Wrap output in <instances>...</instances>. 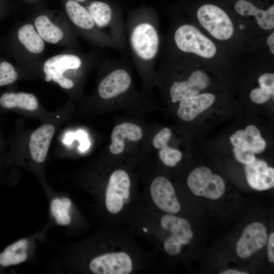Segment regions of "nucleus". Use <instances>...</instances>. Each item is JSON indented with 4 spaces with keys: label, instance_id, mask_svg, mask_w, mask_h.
<instances>
[{
    "label": "nucleus",
    "instance_id": "f257e3e1",
    "mask_svg": "<svg viewBox=\"0 0 274 274\" xmlns=\"http://www.w3.org/2000/svg\"><path fill=\"white\" fill-rule=\"evenodd\" d=\"M134 233L121 225L108 223L73 248L72 268L92 274H134L150 267V251L140 248Z\"/></svg>",
    "mask_w": 274,
    "mask_h": 274
},
{
    "label": "nucleus",
    "instance_id": "f03ea898",
    "mask_svg": "<svg viewBox=\"0 0 274 274\" xmlns=\"http://www.w3.org/2000/svg\"><path fill=\"white\" fill-rule=\"evenodd\" d=\"M85 186L93 198L98 213L108 223L122 225L139 199L133 177L125 168L108 169Z\"/></svg>",
    "mask_w": 274,
    "mask_h": 274
},
{
    "label": "nucleus",
    "instance_id": "7ed1b4c3",
    "mask_svg": "<svg viewBox=\"0 0 274 274\" xmlns=\"http://www.w3.org/2000/svg\"><path fill=\"white\" fill-rule=\"evenodd\" d=\"M164 52L208 66L234 64L233 58L192 22H174Z\"/></svg>",
    "mask_w": 274,
    "mask_h": 274
},
{
    "label": "nucleus",
    "instance_id": "20e7f679",
    "mask_svg": "<svg viewBox=\"0 0 274 274\" xmlns=\"http://www.w3.org/2000/svg\"><path fill=\"white\" fill-rule=\"evenodd\" d=\"M159 22L150 14L142 13L129 17L126 32L134 64L145 77L154 74L161 47Z\"/></svg>",
    "mask_w": 274,
    "mask_h": 274
},
{
    "label": "nucleus",
    "instance_id": "39448f33",
    "mask_svg": "<svg viewBox=\"0 0 274 274\" xmlns=\"http://www.w3.org/2000/svg\"><path fill=\"white\" fill-rule=\"evenodd\" d=\"M141 196L151 207L162 213L176 215L182 209L174 185L162 176L149 180Z\"/></svg>",
    "mask_w": 274,
    "mask_h": 274
},
{
    "label": "nucleus",
    "instance_id": "423d86ee",
    "mask_svg": "<svg viewBox=\"0 0 274 274\" xmlns=\"http://www.w3.org/2000/svg\"><path fill=\"white\" fill-rule=\"evenodd\" d=\"M88 11L98 28L114 42L117 49L124 50L126 44L124 23L114 14L111 6L105 2L94 1Z\"/></svg>",
    "mask_w": 274,
    "mask_h": 274
},
{
    "label": "nucleus",
    "instance_id": "0eeeda50",
    "mask_svg": "<svg viewBox=\"0 0 274 274\" xmlns=\"http://www.w3.org/2000/svg\"><path fill=\"white\" fill-rule=\"evenodd\" d=\"M187 60L189 64L190 72L187 78L174 80L169 86V95L173 103L180 102L203 92L211 84V78L203 69V66L195 67L194 69V65L196 62Z\"/></svg>",
    "mask_w": 274,
    "mask_h": 274
},
{
    "label": "nucleus",
    "instance_id": "6e6552de",
    "mask_svg": "<svg viewBox=\"0 0 274 274\" xmlns=\"http://www.w3.org/2000/svg\"><path fill=\"white\" fill-rule=\"evenodd\" d=\"M124 64L108 62V73L97 87L98 95L102 99L109 100L118 98L130 90L132 79Z\"/></svg>",
    "mask_w": 274,
    "mask_h": 274
},
{
    "label": "nucleus",
    "instance_id": "1a4fd4ad",
    "mask_svg": "<svg viewBox=\"0 0 274 274\" xmlns=\"http://www.w3.org/2000/svg\"><path fill=\"white\" fill-rule=\"evenodd\" d=\"M187 184L194 195L211 199L220 198L225 190L222 178L213 174L211 169L205 166L193 169L187 179Z\"/></svg>",
    "mask_w": 274,
    "mask_h": 274
},
{
    "label": "nucleus",
    "instance_id": "9d476101",
    "mask_svg": "<svg viewBox=\"0 0 274 274\" xmlns=\"http://www.w3.org/2000/svg\"><path fill=\"white\" fill-rule=\"evenodd\" d=\"M82 65L80 57L73 54H60L48 59L44 64L43 70L46 81L53 80L62 88L70 89L74 86V82L64 76L69 70H78Z\"/></svg>",
    "mask_w": 274,
    "mask_h": 274
},
{
    "label": "nucleus",
    "instance_id": "9b49d317",
    "mask_svg": "<svg viewBox=\"0 0 274 274\" xmlns=\"http://www.w3.org/2000/svg\"><path fill=\"white\" fill-rule=\"evenodd\" d=\"M51 216L56 223L74 228H83L87 224L72 200L66 196H56L50 203Z\"/></svg>",
    "mask_w": 274,
    "mask_h": 274
},
{
    "label": "nucleus",
    "instance_id": "f8f14e48",
    "mask_svg": "<svg viewBox=\"0 0 274 274\" xmlns=\"http://www.w3.org/2000/svg\"><path fill=\"white\" fill-rule=\"evenodd\" d=\"M268 239L267 230L263 224L254 222L243 231L236 244V253L242 258H246L261 249Z\"/></svg>",
    "mask_w": 274,
    "mask_h": 274
},
{
    "label": "nucleus",
    "instance_id": "ddd939ff",
    "mask_svg": "<svg viewBox=\"0 0 274 274\" xmlns=\"http://www.w3.org/2000/svg\"><path fill=\"white\" fill-rule=\"evenodd\" d=\"M55 127L50 123L42 125L31 134L28 147L32 159L37 163L45 161L55 134Z\"/></svg>",
    "mask_w": 274,
    "mask_h": 274
},
{
    "label": "nucleus",
    "instance_id": "4468645a",
    "mask_svg": "<svg viewBox=\"0 0 274 274\" xmlns=\"http://www.w3.org/2000/svg\"><path fill=\"white\" fill-rule=\"evenodd\" d=\"M248 184L254 189L263 191L274 186V169L262 160L256 159L245 167Z\"/></svg>",
    "mask_w": 274,
    "mask_h": 274
},
{
    "label": "nucleus",
    "instance_id": "2eb2a0df",
    "mask_svg": "<svg viewBox=\"0 0 274 274\" xmlns=\"http://www.w3.org/2000/svg\"><path fill=\"white\" fill-rule=\"evenodd\" d=\"M216 99L210 92H202L180 101L177 115L182 120L191 121L210 107Z\"/></svg>",
    "mask_w": 274,
    "mask_h": 274
},
{
    "label": "nucleus",
    "instance_id": "dca6fc26",
    "mask_svg": "<svg viewBox=\"0 0 274 274\" xmlns=\"http://www.w3.org/2000/svg\"><path fill=\"white\" fill-rule=\"evenodd\" d=\"M143 134L142 128L132 123L124 122L116 125L111 135L110 153L114 155L122 154L125 148V139L137 142L142 139Z\"/></svg>",
    "mask_w": 274,
    "mask_h": 274
},
{
    "label": "nucleus",
    "instance_id": "f3484780",
    "mask_svg": "<svg viewBox=\"0 0 274 274\" xmlns=\"http://www.w3.org/2000/svg\"><path fill=\"white\" fill-rule=\"evenodd\" d=\"M31 242L23 237L8 245L0 252V267L7 268L26 262L30 256Z\"/></svg>",
    "mask_w": 274,
    "mask_h": 274
},
{
    "label": "nucleus",
    "instance_id": "a211bd4d",
    "mask_svg": "<svg viewBox=\"0 0 274 274\" xmlns=\"http://www.w3.org/2000/svg\"><path fill=\"white\" fill-rule=\"evenodd\" d=\"M230 141L234 148L249 150L254 154L262 152L266 147L260 131L254 125L248 126L245 130L236 131L230 136Z\"/></svg>",
    "mask_w": 274,
    "mask_h": 274
},
{
    "label": "nucleus",
    "instance_id": "6ab92c4d",
    "mask_svg": "<svg viewBox=\"0 0 274 274\" xmlns=\"http://www.w3.org/2000/svg\"><path fill=\"white\" fill-rule=\"evenodd\" d=\"M0 106L5 109L19 108L34 111L39 107V101L31 93L5 92L0 96Z\"/></svg>",
    "mask_w": 274,
    "mask_h": 274
},
{
    "label": "nucleus",
    "instance_id": "aec40b11",
    "mask_svg": "<svg viewBox=\"0 0 274 274\" xmlns=\"http://www.w3.org/2000/svg\"><path fill=\"white\" fill-rule=\"evenodd\" d=\"M65 10L72 22L81 29L92 31L98 28L88 10L78 3L73 0L67 1Z\"/></svg>",
    "mask_w": 274,
    "mask_h": 274
},
{
    "label": "nucleus",
    "instance_id": "412c9836",
    "mask_svg": "<svg viewBox=\"0 0 274 274\" xmlns=\"http://www.w3.org/2000/svg\"><path fill=\"white\" fill-rule=\"evenodd\" d=\"M17 35L19 41L29 52L39 54L43 51V40L32 24L22 26L18 29Z\"/></svg>",
    "mask_w": 274,
    "mask_h": 274
},
{
    "label": "nucleus",
    "instance_id": "4be33fe9",
    "mask_svg": "<svg viewBox=\"0 0 274 274\" xmlns=\"http://www.w3.org/2000/svg\"><path fill=\"white\" fill-rule=\"evenodd\" d=\"M37 32L45 41L56 44L63 37V32L58 26L53 24L49 18L44 15H40L35 20Z\"/></svg>",
    "mask_w": 274,
    "mask_h": 274
},
{
    "label": "nucleus",
    "instance_id": "5701e85b",
    "mask_svg": "<svg viewBox=\"0 0 274 274\" xmlns=\"http://www.w3.org/2000/svg\"><path fill=\"white\" fill-rule=\"evenodd\" d=\"M158 150L159 159L166 166L175 167L182 158V152L168 146V144L163 146Z\"/></svg>",
    "mask_w": 274,
    "mask_h": 274
},
{
    "label": "nucleus",
    "instance_id": "b1692460",
    "mask_svg": "<svg viewBox=\"0 0 274 274\" xmlns=\"http://www.w3.org/2000/svg\"><path fill=\"white\" fill-rule=\"evenodd\" d=\"M18 74L12 64L6 61L0 63V86L14 83Z\"/></svg>",
    "mask_w": 274,
    "mask_h": 274
},
{
    "label": "nucleus",
    "instance_id": "393cba45",
    "mask_svg": "<svg viewBox=\"0 0 274 274\" xmlns=\"http://www.w3.org/2000/svg\"><path fill=\"white\" fill-rule=\"evenodd\" d=\"M274 91L259 85L258 87L252 89L250 93L252 101L257 104H264L271 98H273Z\"/></svg>",
    "mask_w": 274,
    "mask_h": 274
},
{
    "label": "nucleus",
    "instance_id": "a878e982",
    "mask_svg": "<svg viewBox=\"0 0 274 274\" xmlns=\"http://www.w3.org/2000/svg\"><path fill=\"white\" fill-rule=\"evenodd\" d=\"M172 136V131L168 128L161 129L157 133L152 140L153 147L156 149H159L165 145L168 144Z\"/></svg>",
    "mask_w": 274,
    "mask_h": 274
},
{
    "label": "nucleus",
    "instance_id": "bb28decb",
    "mask_svg": "<svg viewBox=\"0 0 274 274\" xmlns=\"http://www.w3.org/2000/svg\"><path fill=\"white\" fill-rule=\"evenodd\" d=\"M233 153L235 159L245 165L252 163L256 159L254 154L249 150L234 148Z\"/></svg>",
    "mask_w": 274,
    "mask_h": 274
},
{
    "label": "nucleus",
    "instance_id": "cd10ccee",
    "mask_svg": "<svg viewBox=\"0 0 274 274\" xmlns=\"http://www.w3.org/2000/svg\"><path fill=\"white\" fill-rule=\"evenodd\" d=\"M263 43L268 55L271 57H273L274 55V30L267 35L264 39Z\"/></svg>",
    "mask_w": 274,
    "mask_h": 274
},
{
    "label": "nucleus",
    "instance_id": "c85d7f7f",
    "mask_svg": "<svg viewBox=\"0 0 274 274\" xmlns=\"http://www.w3.org/2000/svg\"><path fill=\"white\" fill-rule=\"evenodd\" d=\"M268 241V260L271 262H274V233L269 236Z\"/></svg>",
    "mask_w": 274,
    "mask_h": 274
},
{
    "label": "nucleus",
    "instance_id": "c756f323",
    "mask_svg": "<svg viewBox=\"0 0 274 274\" xmlns=\"http://www.w3.org/2000/svg\"><path fill=\"white\" fill-rule=\"evenodd\" d=\"M221 274H247V272L239 271L235 269H228L224 271L221 273Z\"/></svg>",
    "mask_w": 274,
    "mask_h": 274
}]
</instances>
